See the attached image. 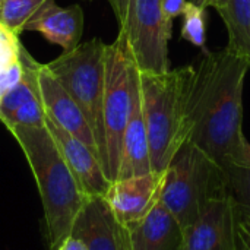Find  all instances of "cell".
<instances>
[{"label": "cell", "instance_id": "9a60e30c", "mask_svg": "<svg viewBox=\"0 0 250 250\" xmlns=\"http://www.w3.org/2000/svg\"><path fill=\"white\" fill-rule=\"evenodd\" d=\"M25 31H37L45 40L69 51L81 44L83 34V10L79 4L57 6L54 0L26 26Z\"/></svg>", "mask_w": 250, "mask_h": 250}, {"label": "cell", "instance_id": "4fadbf2b", "mask_svg": "<svg viewBox=\"0 0 250 250\" xmlns=\"http://www.w3.org/2000/svg\"><path fill=\"white\" fill-rule=\"evenodd\" d=\"M130 88H132V105L126 125L122 148V161L117 179H126L152 171L149 157V142L142 111L141 89H139V72L132 62L130 69ZM116 179V180H117Z\"/></svg>", "mask_w": 250, "mask_h": 250}, {"label": "cell", "instance_id": "7a4b0ae2", "mask_svg": "<svg viewBox=\"0 0 250 250\" xmlns=\"http://www.w3.org/2000/svg\"><path fill=\"white\" fill-rule=\"evenodd\" d=\"M9 132L18 141L35 179L44 209L48 250H56L72 233L88 196L81 189L45 125L15 126Z\"/></svg>", "mask_w": 250, "mask_h": 250}, {"label": "cell", "instance_id": "e0dca14e", "mask_svg": "<svg viewBox=\"0 0 250 250\" xmlns=\"http://www.w3.org/2000/svg\"><path fill=\"white\" fill-rule=\"evenodd\" d=\"M218 13L229 34L226 48L250 63V0H227Z\"/></svg>", "mask_w": 250, "mask_h": 250}, {"label": "cell", "instance_id": "ac0fdd59", "mask_svg": "<svg viewBox=\"0 0 250 250\" xmlns=\"http://www.w3.org/2000/svg\"><path fill=\"white\" fill-rule=\"evenodd\" d=\"M51 1L53 0H3L0 6V23L19 37Z\"/></svg>", "mask_w": 250, "mask_h": 250}, {"label": "cell", "instance_id": "d6986e66", "mask_svg": "<svg viewBox=\"0 0 250 250\" xmlns=\"http://www.w3.org/2000/svg\"><path fill=\"white\" fill-rule=\"evenodd\" d=\"M226 174L227 196L234 202L236 208L250 217V163L248 164H226L223 166Z\"/></svg>", "mask_w": 250, "mask_h": 250}, {"label": "cell", "instance_id": "ffe728a7", "mask_svg": "<svg viewBox=\"0 0 250 250\" xmlns=\"http://www.w3.org/2000/svg\"><path fill=\"white\" fill-rule=\"evenodd\" d=\"M183 40L207 51V9L188 0L183 12V25L180 29Z\"/></svg>", "mask_w": 250, "mask_h": 250}, {"label": "cell", "instance_id": "9c48e42d", "mask_svg": "<svg viewBox=\"0 0 250 250\" xmlns=\"http://www.w3.org/2000/svg\"><path fill=\"white\" fill-rule=\"evenodd\" d=\"M237 208L229 198H220L192 224L183 229L182 250H236Z\"/></svg>", "mask_w": 250, "mask_h": 250}, {"label": "cell", "instance_id": "52a82bcc", "mask_svg": "<svg viewBox=\"0 0 250 250\" xmlns=\"http://www.w3.org/2000/svg\"><path fill=\"white\" fill-rule=\"evenodd\" d=\"M123 31L130 59L141 73H164L170 70L168 42L173 21L160 6V0H129Z\"/></svg>", "mask_w": 250, "mask_h": 250}, {"label": "cell", "instance_id": "484cf974", "mask_svg": "<svg viewBox=\"0 0 250 250\" xmlns=\"http://www.w3.org/2000/svg\"><path fill=\"white\" fill-rule=\"evenodd\" d=\"M113 12H114V16L119 22V25L123 22L125 19V15H126V10H127V6H129V0H108Z\"/></svg>", "mask_w": 250, "mask_h": 250}, {"label": "cell", "instance_id": "8992f818", "mask_svg": "<svg viewBox=\"0 0 250 250\" xmlns=\"http://www.w3.org/2000/svg\"><path fill=\"white\" fill-rule=\"evenodd\" d=\"M132 59L123 31L111 44H107L105 56V89L103 101L104 123V155L103 168L107 179L114 182L119 176L122 148L126 125L132 105L130 88Z\"/></svg>", "mask_w": 250, "mask_h": 250}, {"label": "cell", "instance_id": "ba28073f", "mask_svg": "<svg viewBox=\"0 0 250 250\" xmlns=\"http://www.w3.org/2000/svg\"><path fill=\"white\" fill-rule=\"evenodd\" d=\"M164 183V171L117 179L110 183L104 199L123 227L141 221L158 202Z\"/></svg>", "mask_w": 250, "mask_h": 250}, {"label": "cell", "instance_id": "5b68a950", "mask_svg": "<svg viewBox=\"0 0 250 250\" xmlns=\"http://www.w3.org/2000/svg\"><path fill=\"white\" fill-rule=\"evenodd\" d=\"M105 56L107 44L101 38H92L63 51L45 67L72 97L86 117L98 148L103 164L104 123L103 101L105 89Z\"/></svg>", "mask_w": 250, "mask_h": 250}, {"label": "cell", "instance_id": "4316f807", "mask_svg": "<svg viewBox=\"0 0 250 250\" xmlns=\"http://www.w3.org/2000/svg\"><path fill=\"white\" fill-rule=\"evenodd\" d=\"M189 1H192V3H195V4H199V6H202V7H214V9H217V12L226 4V1L227 0H189Z\"/></svg>", "mask_w": 250, "mask_h": 250}, {"label": "cell", "instance_id": "8fae6325", "mask_svg": "<svg viewBox=\"0 0 250 250\" xmlns=\"http://www.w3.org/2000/svg\"><path fill=\"white\" fill-rule=\"evenodd\" d=\"M45 127L57 144L66 164L78 180L83 193L89 196H104L110 186L98 154L78 138L64 132L45 116Z\"/></svg>", "mask_w": 250, "mask_h": 250}, {"label": "cell", "instance_id": "3957f363", "mask_svg": "<svg viewBox=\"0 0 250 250\" xmlns=\"http://www.w3.org/2000/svg\"><path fill=\"white\" fill-rule=\"evenodd\" d=\"M193 79L195 66L192 64L164 73L139 72L152 171H164L183 144L189 141Z\"/></svg>", "mask_w": 250, "mask_h": 250}, {"label": "cell", "instance_id": "603a6c76", "mask_svg": "<svg viewBox=\"0 0 250 250\" xmlns=\"http://www.w3.org/2000/svg\"><path fill=\"white\" fill-rule=\"evenodd\" d=\"M236 250H250V217L237 209Z\"/></svg>", "mask_w": 250, "mask_h": 250}, {"label": "cell", "instance_id": "6da1fadb", "mask_svg": "<svg viewBox=\"0 0 250 250\" xmlns=\"http://www.w3.org/2000/svg\"><path fill=\"white\" fill-rule=\"evenodd\" d=\"M250 63L229 51H205L198 67L190 103L189 141L221 167L250 163L243 133V88Z\"/></svg>", "mask_w": 250, "mask_h": 250}, {"label": "cell", "instance_id": "7402d4cb", "mask_svg": "<svg viewBox=\"0 0 250 250\" xmlns=\"http://www.w3.org/2000/svg\"><path fill=\"white\" fill-rule=\"evenodd\" d=\"M19 48L21 42L18 35L0 23V72L19 59Z\"/></svg>", "mask_w": 250, "mask_h": 250}, {"label": "cell", "instance_id": "277c9868", "mask_svg": "<svg viewBox=\"0 0 250 250\" xmlns=\"http://www.w3.org/2000/svg\"><path fill=\"white\" fill-rule=\"evenodd\" d=\"M227 196L224 168L190 141L164 170L160 204L188 227L215 199Z\"/></svg>", "mask_w": 250, "mask_h": 250}, {"label": "cell", "instance_id": "30bf717a", "mask_svg": "<svg viewBox=\"0 0 250 250\" xmlns=\"http://www.w3.org/2000/svg\"><path fill=\"white\" fill-rule=\"evenodd\" d=\"M70 234L79 237L88 250H129L127 230L103 196H89L85 201Z\"/></svg>", "mask_w": 250, "mask_h": 250}, {"label": "cell", "instance_id": "83f0119b", "mask_svg": "<svg viewBox=\"0 0 250 250\" xmlns=\"http://www.w3.org/2000/svg\"><path fill=\"white\" fill-rule=\"evenodd\" d=\"M1 3H3V0H0V6H1Z\"/></svg>", "mask_w": 250, "mask_h": 250}, {"label": "cell", "instance_id": "2e32d148", "mask_svg": "<svg viewBox=\"0 0 250 250\" xmlns=\"http://www.w3.org/2000/svg\"><path fill=\"white\" fill-rule=\"evenodd\" d=\"M19 59L22 63V76L19 82L9 89V92L0 100V122L4 123L22 104L29 100L40 98V83H38V72L41 63L35 62V59L26 51V48L21 44Z\"/></svg>", "mask_w": 250, "mask_h": 250}, {"label": "cell", "instance_id": "cb8c5ba5", "mask_svg": "<svg viewBox=\"0 0 250 250\" xmlns=\"http://www.w3.org/2000/svg\"><path fill=\"white\" fill-rule=\"evenodd\" d=\"M186 4H188V0H160L163 13L171 21L183 15Z\"/></svg>", "mask_w": 250, "mask_h": 250}, {"label": "cell", "instance_id": "5bb4252c", "mask_svg": "<svg viewBox=\"0 0 250 250\" xmlns=\"http://www.w3.org/2000/svg\"><path fill=\"white\" fill-rule=\"evenodd\" d=\"M129 250H182L183 227L160 202L126 229Z\"/></svg>", "mask_w": 250, "mask_h": 250}, {"label": "cell", "instance_id": "7c38bea8", "mask_svg": "<svg viewBox=\"0 0 250 250\" xmlns=\"http://www.w3.org/2000/svg\"><path fill=\"white\" fill-rule=\"evenodd\" d=\"M38 83H40V94L45 110V116L59 127H62L64 132L78 138L81 142H83L98 154L94 133L91 130L86 117L83 116L78 104L72 100V97L48 72L45 64H41L40 67Z\"/></svg>", "mask_w": 250, "mask_h": 250}, {"label": "cell", "instance_id": "44dd1931", "mask_svg": "<svg viewBox=\"0 0 250 250\" xmlns=\"http://www.w3.org/2000/svg\"><path fill=\"white\" fill-rule=\"evenodd\" d=\"M7 130L15 126H44L45 125V110L42 100L34 98L22 104L4 123Z\"/></svg>", "mask_w": 250, "mask_h": 250}, {"label": "cell", "instance_id": "d4e9b609", "mask_svg": "<svg viewBox=\"0 0 250 250\" xmlns=\"http://www.w3.org/2000/svg\"><path fill=\"white\" fill-rule=\"evenodd\" d=\"M56 250H88V248L85 246V243L79 237L69 234L62 240V243L57 246Z\"/></svg>", "mask_w": 250, "mask_h": 250}]
</instances>
